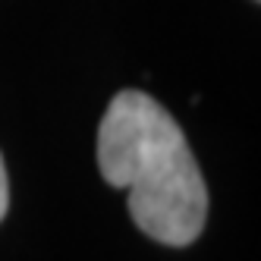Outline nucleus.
<instances>
[{
	"label": "nucleus",
	"mask_w": 261,
	"mask_h": 261,
	"mask_svg": "<svg viewBox=\"0 0 261 261\" xmlns=\"http://www.w3.org/2000/svg\"><path fill=\"white\" fill-rule=\"evenodd\" d=\"M98 170L129 192L136 227L161 246H192L208 220V189L179 123L151 95L117 91L98 126Z\"/></svg>",
	"instance_id": "1"
},
{
	"label": "nucleus",
	"mask_w": 261,
	"mask_h": 261,
	"mask_svg": "<svg viewBox=\"0 0 261 261\" xmlns=\"http://www.w3.org/2000/svg\"><path fill=\"white\" fill-rule=\"evenodd\" d=\"M10 208V179H7V167H4V154H0V220L7 217Z\"/></svg>",
	"instance_id": "2"
}]
</instances>
